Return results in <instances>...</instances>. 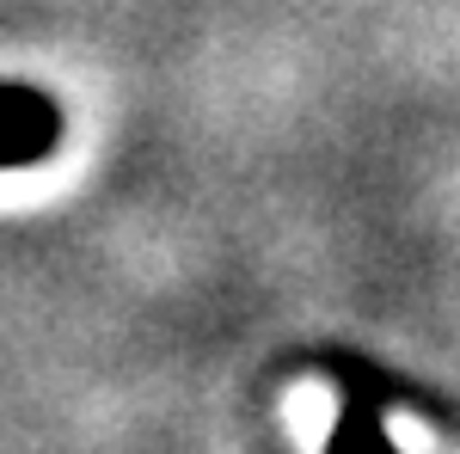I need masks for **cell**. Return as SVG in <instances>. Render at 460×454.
Masks as SVG:
<instances>
[{
	"mask_svg": "<svg viewBox=\"0 0 460 454\" xmlns=\"http://www.w3.org/2000/svg\"><path fill=\"white\" fill-rule=\"evenodd\" d=\"M62 147V105L43 86L0 80V173L43 166Z\"/></svg>",
	"mask_w": 460,
	"mask_h": 454,
	"instance_id": "7a4b0ae2",
	"label": "cell"
},
{
	"mask_svg": "<svg viewBox=\"0 0 460 454\" xmlns=\"http://www.w3.org/2000/svg\"><path fill=\"white\" fill-rule=\"evenodd\" d=\"M338 381H344V412L332 423V436H325V454H399L387 436V399H424L418 387H399L387 369H362V362H338L332 369Z\"/></svg>",
	"mask_w": 460,
	"mask_h": 454,
	"instance_id": "6da1fadb",
	"label": "cell"
}]
</instances>
